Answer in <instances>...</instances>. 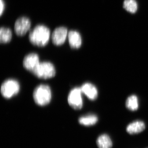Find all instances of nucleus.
<instances>
[{
    "label": "nucleus",
    "instance_id": "nucleus-1",
    "mask_svg": "<svg viewBox=\"0 0 148 148\" xmlns=\"http://www.w3.org/2000/svg\"><path fill=\"white\" fill-rule=\"evenodd\" d=\"M50 30L42 25L36 26L30 32L29 39L33 45L43 47L47 44L50 38Z\"/></svg>",
    "mask_w": 148,
    "mask_h": 148
},
{
    "label": "nucleus",
    "instance_id": "nucleus-2",
    "mask_svg": "<svg viewBox=\"0 0 148 148\" xmlns=\"http://www.w3.org/2000/svg\"><path fill=\"white\" fill-rule=\"evenodd\" d=\"M33 97L35 103L38 106L47 105L50 103L51 99L50 87L47 85H40L34 90Z\"/></svg>",
    "mask_w": 148,
    "mask_h": 148
},
{
    "label": "nucleus",
    "instance_id": "nucleus-3",
    "mask_svg": "<svg viewBox=\"0 0 148 148\" xmlns=\"http://www.w3.org/2000/svg\"><path fill=\"white\" fill-rule=\"evenodd\" d=\"M33 74L42 79H48L55 76L56 70L53 64L49 62L40 63Z\"/></svg>",
    "mask_w": 148,
    "mask_h": 148
},
{
    "label": "nucleus",
    "instance_id": "nucleus-4",
    "mask_svg": "<svg viewBox=\"0 0 148 148\" xmlns=\"http://www.w3.org/2000/svg\"><path fill=\"white\" fill-rule=\"evenodd\" d=\"M20 90V85L17 81L13 79L6 80L1 85V92L4 98L9 99L16 95Z\"/></svg>",
    "mask_w": 148,
    "mask_h": 148
},
{
    "label": "nucleus",
    "instance_id": "nucleus-5",
    "mask_svg": "<svg viewBox=\"0 0 148 148\" xmlns=\"http://www.w3.org/2000/svg\"><path fill=\"white\" fill-rule=\"evenodd\" d=\"M81 88H75L71 90L68 96V101L69 105L75 110L82 109L83 106V100L82 97Z\"/></svg>",
    "mask_w": 148,
    "mask_h": 148
},
{
    "label": "nucleus",
    "instance_id": "nucleus-6",
    "mask_svg": "<svg viewBox=\"0 0 148 148\" xmlns=\"http://www.w3.org/2000/svg\"><path fill=\"white\" fill-rule=\"evenodd\" d=\"M31 26V21L29 18L26 17H20L15 22L14 31L17 36H22L26 34Z\"/></svg>",
    "mask_w": 148,
    "mask_h": 148
},
{
    "label": "nucleus",
    "instance_id": "nucleus-7",
    "mask_svg": "<svg viewBox=\"0 0 148 148\" xmlns=\"http://www.w3.org/2000/svg\"><path fill=\"white\" fill-rule=\"evenodd\" d=\"M39 58L36 53H29L24 57L23 66L27 71L34 73L40 64Z\"/></svg>",
    "mask_w": 148,
    "mask_h": 148
},
{
    "label": "nucleus",
    "instance_id": "nucleus-8",
    "mask_svg": "<svg viewBox=\"0 0 148 148\" xmlns=\"http://www.w3.org/2000/svg\"><path fill=\"white\" fill-rule=\"evenodd\" d=\"M68 34V30L65 27H60L54 30L51 36V39L55 45H62L65 42Z\"/></svg>",
    "mask_w": 148,
    "mask_h": 148
},
{
    "label": "nucleus",
    "instance_id": "nucleus-9",
    "mask_svg": "<svg viewBox=\"0 0 148 148\" xmlns=\"http://www.w3.org/2000/svg\"><path fill=\"white\" fill-rule=\"evenodd\" d=\"M80 88L82 92H83L90 100L93 101L98 97V90L93 84L89 83H86L83 85Z\"/></svg>",
    "mask_w": 148,
    "mask_h": 148
},
{
    "label": "nucleus",
    "instance_id": "nucleus-10",
    "mask_svg": "<svg viewBox=\"0 0 148 148\" xmlns=\"http://www.w3.org/2000/svg\"><path fill=\"white\" fill-rule=\"evenodd\" d=\"M145 129V125L144 122L137 121L131 123L127 125L126 131L130 135L138 134Z\"/></svg>",
    "mask_w": 148,
    "mask_h": 148
},
{
    "label": "nucleus",
    "instance_id": "nucleus-11",
    "mask_svg": "<svg viewBox=\"0 0 148 148\" xmlns=\"http://www.w3.org/2000/svg\"><path fill=\"white\" fill-rule=\"evenodd\" d=\"M69 44L72 49L79 48L82 45L81 37L76 31H71L69 32Z\"/></svg>",
    "mask_w": 148,
    "mask_h": 148
},
{
    "label": "nucleus",
    "instance_id": "nucleus-12",
    "mask_svg": "<svg viewBox=\"0 0 148 148\" xmlns=\"http://www.w3.org/2000/svg\"><path fill=\"white\" fill-rule=\"evenodd\" d=\"M96 144L98 148H111L112 142L110 138L107 134L101 135L96 140Z\"/></svg>",
    "mask_w": 148,
    "mask_h": 148
},
{
    "label": "nucleus",
    "instance_id": "nucleus-13",
    "mask_svg": "<svg viewBox=\"0 0 148 148\" xmlns=\"http://www.w3.org/2000/svg\"><path fill=\"white\" fill-rule=\"evenodd\" d=\"M98 121V117L93 114L87 115L82 116L79 119L80 124L86 126L94 125Z\"/></svg>",
    "mask_w": 148,
    "mask_h": 148
},
{
    "label": "nucleus",
    "instance_id": "nucleus-14",
    "mask_svg": "<svg viewBox=\"0 0 148 148\" xmlns=\"http://www.w3.org/2000/svg\"><path fill=\"white\" fill-rule=\"evenodd\" d=\"M12 34L10 29L1 27L0 31V42L1 44L7 43L10 41Z\"/></svg>",
    "mask_w": 148,
    "mask_h": 148
},
{
    "label": "nucleus",
    "instance_id": "nucleus-15",
    "mask_svg": "<svg viewBox=\"0 0 148 148\" xmlns=\"http://www.w3.org/2000/svg\"><path fill=\"white\" fill-rule=\"evenodd\" d=\"M126 106L127 109L131 111H135L138 110L139 104L137 96L132 95L128 97L126 101Z\"/></svg>",
    "mask_w": 148,
    "mask_h": 148
},
{
    "label": "nucleus",
    "instance_id": "nucleus-16",
    "mask_svg": "<svg viewBox=\"0 0 148 148\" xmlns=\"http://www.w3.org/2000/svg\"><path fill=\"white\" fill-rule=\"evenodd\" d=\"M123 6L130 13H135L138 10V4L135 0H125Z\"/></svg>",
    "mask_w": 148,
    "mask_h": 148
},
{
    "label": "nucleus",
    "instance_id": "nucleus-17",
    "mask_svg": "<svg viewBox=\"0 0 148 148\" xmlns=\"http://www.w3.org/2000/svg\"><path fill=\"white\" fill-rule=\"evenodd\" d=\"M1 1V12H0V14L1 16L3 12V11L4 10L5 4L4 3V1L3 0H0Z\"/></svg>",
    "mask_w": 148,
    "mask_h": 148
}]
</instances>
